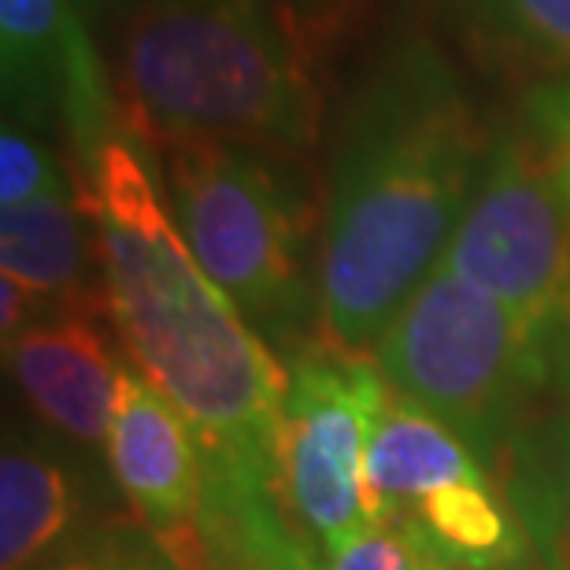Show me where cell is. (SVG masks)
<instances>
[{
  "label": "cell",
  "instance_id": "obj_14",
  "mask_svg": "<svg viewBox=\"0 0 570 570\" xmlns=\"http://www.w3.org/2000/svg\"><path fill=\"white\" fill-rule=\"evenodd\" d=\"M404 522H415L452 563L471 570H538L527 530L489 478L433 489Z\"/></svg>",
  "mask_w": 570,
  "mask_h": 570
},
{
  "label": "cell",
  "instance_id": "obj_4",
  "mask_svg": "<svg viewBox=\"0 0 570 570\" xmlns=\"http://www.w3.org/2000/svg\"><path fill=\"white\" fill-rule=\"evenodd\" d=\"M193 259L278 360L318 334V204L301 156L230 141L159 148Z\"/></svg>",
  "mask_w": 570,
  "mask_h": 570
},
{
  "label": "cell",
  "instance_id": "obj_1",
  "mask_svg": "<svg viewBox=\"0 0 570 570\" xmlns=\"http://www.w3.org/2000/svg\"><path fill=\"white\" fill-rule=\"evenodd\" d=\"M75 193L111 326L197 444L208 570H326L282 500L285 363L193 259L138 141L127 130L108 138L75 167Z\"/></svg>",
  "mask_w": 570,
  "mask_h": 570
},
{
  "label": "cell",
  "instance_id": "obj_10",
  "mask_svg": "<svg viewBox=\"0 0 570 570\" xmlns=\"http://www.w3.org/2000/svg\"><path fill=\"white\" fill-rule=\"evenodd\" d=\"M4 356L22 396L45 423L89 452H108L119 379L127 367L119 363L97 312L45 307L4 341Z\"/></svg>",
  "mask_w": 570,
  "mask_h": 570
},
{
  "label": "cell",
  "instance_id": "obj_12",
  "mask_svg": "<svg viewBox=\"0 0 570 570\" xmlns=\"http://www.w3.org/2000/svg\"><path fill=\"white\" fill-rule=\"evenodd\" d=\"M489 478L455 433L426 407L385 385L363 452V500L371 527H396L433 489Z\"/></svg>",
  "mask_w": 570,
  "mask_h": 570
},
{
  "label": "cell",
  "instance_id": "obj_20",
  "mask_svg": "<svg viewBox=\"0 0 570 570\" xmlns=\"http://www.w3.org/2000/svg\"><path fill=\"white\" fill-rule=\"evenodd\" d=\"M401 527V533L407 538V549H412V556H415V570H471V567H463V563H452L449 556H441L433 544L419 533V527L415 522H396Z\"/></svg>",
  "mask_w": 570,
  "mask_h": 570
},
{
  "label": "cell",
  "instance_id": "obj_5",
  "mask_svg": "<svg viewBox=\"0 0 570 570\" xmlns=\"http://www.w3.org/2000/svg\"><path fill=\"white\" fill-rule=\"evenodd\" d=\"M371 360L385 385L441 419L489 478L552 382L538 330L444 264L393 315Z\"/></svg>",
  "mask_w": 570,
  "mask_h": 570
},
{
  "label": "cell",
  "instance_id": "obj_2",
  "mask_svg": "<svg viewBox=\"0 0 570 570\" xmlns=\"http://www.w3.org/2000/svg\"><path fill=\"white\" fill-rule=\"evenodd\" d=\"M493 127L423 33L385 41L345 100L318 226V334L371 356L441 267L485 170Z\"/></svg>",
  "mask_w": 570,
  "mask_h": 570
},
{
  "label": "cell",
  "instance_id": "obj_11",
  "mask_svg": "<svg viewBox=\"0 0 570 570\" xmlns=\"http://www.w3.org/2000/svg\"><path fill=\"white\" fill-rule=\"evenodd\" d=\"M0 264L4 278L19 282L41 304L108 315L94 226L67 178L41 197L4 208Z\"/></svg>",
  "mask_w": 570,
  "mask_h": 570
},
{
  "label": "cell",
  "instance_id": "obj_22",
  "mask_svg": "<svg viewBox=\"0 0 570 570\" xmlns=\"http://www.w3.org/2000/svg\"><path fill=\"white\" fill-rule=\"evenodd\" d=\"M567 570H570V538H567Z\"/></svg>",
  "mask_w": 570,
  "mask_h": 570
},
{
  "label": "cell",
  "instance_id": "obj_9",
  "mask_svg": "<svg viewBox=\"0 0 570 570\" xmlns=\"http://www.w3.org/2000/svg\"><path fill=\"white\" fill-rule=\"evenodd\" d=\"M105 455L134 515L175 560V567L208 570L200 530L204 474L197 444L178 407L141 371H122Z\"/></svg>",
  "mask_w": 570,
  "mask_h": 570
},
{
  "label": "cell",
  "instance_id": "obj_6",
  "mask_svg": "<svg viewBox=\"0 0 570 570\" xmlns=\"http://www.w3.org/2000/svg\"><path fill=\"white\" fill-rule=\"evenodd\" d=\"M441 264L515 307L549 345L570 341V197L515 116L493 127L485 170Z\"/></svg>",
  "mask_w": 570,
  "mask_h": 570
},
{
  "label": "cell",
  "instance_id": "obj_13",
  "mask_svg": "<svg viewBox=\"0 0 570 570\" xmlns=\"http://www.w3.org/2000/svg\"><path fill=\"white\" fill-rule=\"evenodd\" d=\"M86 500L75 466L27 433L0 455V570H45L75 544Z\"/></svg>",
  "mask_w": 570,
  "mask_h": 570
},
{
  "label": "cell",
  "instance_id": "obj_3",
  "mask_svg": "<svg viewBox=\"0 0 570 570\" xmlns=\"http://www.w3.org/2000/svg\"><path fill=\"white\" fill-rule=\"evenodd\" d=\"M116 100L156 153L230 141L304 159L326 119V86L271 0H145L119 33Z\"/></svg>",
  "mask_w": 570,
  "mask_h": 570
},
{
  "label": "cell",
  "instance_id": "obj_18",
  "mask_svg": "<svg viewBox=\"0 0 570 570\" xmlns=\"http://www.w3.org/2000/svg\"><path fill=\"white\" fill-rule=\"evenodd\" d=\"M67 175L45 148L30 138V130L16 119H4V134H0V204L16 208L45 189L60 186Z\"/></svg>",
  "mask_w": 570,
  "mask_h": 570
},
{
  "label": "cell",
  "instance_id": "obj_16",
  "mask_svg": "<svg viewBox=\"0 0 570 570\" xmlns=\"http://www.w3.org/2000/svg\"><path fill=\"white\" fill-rule=\"evenodd\" d=\"M45 570H178L145 527L108 519L105 527L82 533L71 549Z\"/></svg>",
  "mask_w": 570,
  "mask_h": 570
},
{
  "label": "cell",
  "instance_id": "obj_21",
  "mask_svg": "<svg viewBox=\"0 0 570 570\" xmlns=\"http://www.w3.org/2000/svg\"><path fill=\"white\" fill-rule=\"evenodd\" d=\"M105 4H116V0H78V8H105Z\"/></svg>",
  "mask_w": 570,
  "mask_h": 570
},
{
  "label": "cell",
  "instance_id": "obj_15",
  "mask_svg": "<svg viewBox=\"0 0 570 570\" xmlns=\"http://www.w3.org/2000/svg\"><path fill=\"white\" fill-rule=\"evenodd\" d=\"M474 52L504 71L544 82L570 78V0H452Z\"/></svg>",
  "mask_w": 570,
  "mask_h": 570
},
{
  "label": "cell",
  "instance_id": "obj_8",
  "mask_svg": "<svg viewBox=\"0 0 570 570\" xmlns=\"http://www.w3.org/2000/svg\"><path fill=\"white\" fill-rule=\"evenodd\" d=\"M0 71L4 116L27 130H63L75 167L122 130L116 78L78 0H0Z\"/></svg>",
  "mask_w": 570,
  "mask_h": 570
},
{
  "label": "cell",
  "instance_id": "obj_19",
  "mask_svg": "<svg viewBox=\"0 0 570 570\" xmlns=\"http://www.w3.org/2000/svg\"><path fill=\"white\" fill-rule=\"evenodd\" d=\"M326 570H415V556L401 527H371L341 549Z\"/></svg>",
  "mask_w": 570,
  "mask_h": 570
},
{
  "label": "cell",
  "instance_id": "obj_17",
  "mask_svg": "<svg viewBox=\"0 0 570 570\" xmlns=\"http://www.w3.org/2000/svg\"><path fill=\"white\" fill-rule=\"evenodd\" d=\"M515 119L530 134L570 197V78H544L522 89Z\"/></svg>",
  "mask_w": 570,
  "mask_h": 570
},
{
  "label": "cell",
  "instance_id": "obj_7",
  "mask_svg": "<svg viewBox=\"0 0 570 570\" xmlns=\"http://www.w3.org/2000/svg\"><path fill=\"white\" fill-rule=\"evenodd\" d=\"M278 430L282 500L293 530L323 567L371 530L363 452L385 379L371 356L315 334L285 356Z\"/></svg>",
  "mask_w": 570,
  "mask_h": 570
}]
</instances>
